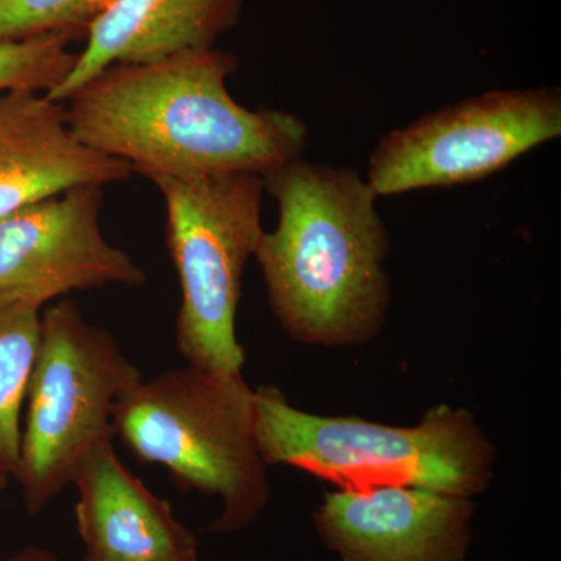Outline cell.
Instances as JSON below:
<instances>
[{
    "mask_svg": "<svg viewBox=\"0 0 561 561\" xmlns=\"http://www.w3.org/2000/svg\"><path fill=\"white\" fill-rule=\"evenodd\" d=\"M131 173L127 162L73 135L62 103L28 90L0 95V219L62 192L103 187Z\"/></svg>",
    "mask_w": 561,
    "mask_h": 561,
    "instance_id": "cell-10",
    "label": "cell"
},
{
    "mask_svg": "<svg viewBox=\"0 0 561 561\" xmlns=\"http://www.w3.org/2000/svg\"><path fill=\"white\" fill-rule=\"evenodd\" d=\"M70 485L77 489V530L87 557L103 561H165L197 557V540L168 501L136 478L113 440L92 446Z\"/></svg>",
    "mask_w": 561,
    "mask_h": 561,
    "instance_id": "cell-11",
    "label": "cell"
},
{
    "mask_svg": "<svg viewBox=\"0 0 561 561\" xmlns=\"http://www.w3.org/2000/svg\"><path fill=\"white\" fill-rule=\"evenodd\" d=\"M144 379L108 331L88 323L72 301L41 313V337L22 421L21 483L38 515L72 483L92 446L113 440L116 402Z\"/></svg>",
    "mask_w": 561,
    "mask_h": 561,
    "instance_id": "cell-6",
    "label": "cell"
},
{
    "mask_svg": "<svg viewBox=\"0 0 561 561\" xmlns=\"http://www.w3.org/2000/svg\"><path fill=\"white\" fill-rule=\"evenodd\" d=\"M70 41L66 35L0 41V95L20 90L50 94L57 90L76 65Z\"/></svg>",
    "mask_w": 561,
    "mask_h": 561,
    "instance_id": "cell-14",
    "label": "cell"
},
{
    "mask_svg": "<svg viewBox=\"0 0 561 561\" xmlns=\"http://www.w3.org/2000/svg\"><path fill=\"white\" fill-rule=\"evenodd\" d=\"M113 427L114 437L139 460L165 468L180 489L220 500L214 534L247 529L271 502L254 389L242 371L186 365L140 379L117 400Z\"/></svg>",
    "mask_w": 561,
    "mask_h": 561,
    "instance_id": "cell-4",
    "label": "cell"
},
{
    "mask_svg": "<svg viewBox=\"0 0 561 561\" xmlns=\"http://www.w3.org/2000/svg\"><path fill=\"white\" fill-rule=\"evenodd\" d=\"M474 504L419 486L324 493L313 524L342 561H465Z\"/></svg>",
    "mask_w": 561,
    "mask_h": 561,
    "instance_id": "cell-9",
    "label": "cell"
},
{
    "mask_svg": "<svg viewBox=\"0 0 561 561\" xmlns=\"http://www.w3.org/2000/svg\"><path fill=\"white\" fill-rule=\"evenodd\" d=\"M113 0H0V41L66 35L87 36Z\"/></svg>",
    "mask_w": 561,
    "mask_h": 561,
    "instance_id": "cell-15",
    "label": "cell"
},
{
    "mask_svg": "<svg viewBox=\"0 0 561 561\" xmlns=\"http://www.w3.org/2000/svg\"><path fill=\"white\" fill-rule=\"evenodd\" d=\"M165 208V241L181 287L175 341L187 365L242 371L236 316L243 275L264 228V181L254 173L154 180Z\"/></svg>",
    "mask_w": 561,
    "mask_h": 561,
    "instance_id": "cell-5",
    "label": "cell"
},
{
    "mask_svg": "<svg viewBox=\"0 0 561 561\" xmlns=\"http://www.w3.org/2000/svg\"><path fill=\"white\" fill-rule=\"evenodd\" d=\"M278 206L254 260L279 327L316 348H357L386 327L393 287L389 228L378 195L354 168L297 158L262 176Z\"/></svg>",
    "mask_w": 561,
    "mask_h": 561,
    "instance_id": "cell-2",
    "label": "cell"
},
{
    "mask_svg": "<svg viewBox=\"0 0 561 561\" xmlns=\"http://www.w3.org/2000/svg\"><path fill=\"white\" fill-rule=\"evenodd\" d=\"M102 187H76L0 219V300L43 309L70 291L138 287L146 273L101 230Z\"/></svg>",
    "mask_w": 561,
    "mask_h": 561,
    "instance_id": "cell-8",
    "label": "cell"
},
{
    "mask_svg": "<svg viewBox=\"0 0 561 561\" xmlns=\"http://www.w3.org/2000/svg\"><path fill=\"white\" fill-rule=\"evenodd\" d=\"M84 561H103V560H95V559H90V557H87V559H84ZM165 561H198V557H191V559L165 560Z\"/></svg>",
    "mask_w": 561,
    "mask_h": 561,
    "instance_id": "cell-17",
    "label": "cell"
},
{
    "mask_svg": "<svg viewBox=\"0 0 561 561\" xmlns=\"http://www.w3.org/2000/svg\"><path fill=\"white\" fill-rule=\"evenodd\" d=\"M257 445L284 465L337 486H419L472 500L494 478L496 449L467 409L434 405L420 423L393 426L301 411L273 386L254 389Z\"/></svg>",
    "mask_w": 561,
    "mask_h": 561,
    "instance_id": "cell-3",
    "label": "cell"
},
{
    "mask_svg": "<svg viewBox=\"0 0 561 561\" xmlns=\"http://www.w3.org/2000/svg\"><path fill=\"white\" fill-rule=\"evenodd\" d=\"M43 309L0 300V476L16 479L22 412L41 337Z\"/></svg>",
    "mask_w": 561,
    "mask_h": 561,
    "instance_id": "cell-13",
    "label": "cell"
},
{
    "mask_svg": "<svg viewBox=\"0 0 561 561\" xmlns=\"http://www.w3.org/2000/svg\"><path fill=\"white\" fill-rule=\"evenodd\" d=\"M7 483H9V479L2 478V476H0V490L5 489Z\"/></svg>",
    "mask_w": 561,
    "mask_h": 561,
    "instance_id": "cell-18",
    "label": "cell"
},
{
    "mask_svg": "<svg viewBox=\"0 0 561 561\" xmlns=\"http://www.w3.org/2000/svg\"><path fill=\"white\" fill-rule=\"evenodd\" d=\"M238 66L219 47L110 66L70 95L66 121L81 142L151 181L264 176L302 158L308 125L289 111L239 105L227 88Z\"/></svg>",
    "mask_w": 561,
    "mask_h": 561,
    "instance_id": "cell-1",
    "label": "cell"
},
{
    "mask_svg": "<svg viewBox=\"0 0 561 561\" xmlns=\"http://www.w3.org/2000/svg\"><path fill=\"white\" fill-rule=\"evenodd\" d=\"M245 0H113L90 28L76 65L57 90L65 103L87 81L114 65L149 62L216 47L238 25Z\"/></svg>",
    "mask_w": 561,
    "mask_h": 561,
    "instance_id": "cell-12",
    "label": "cell"
},
{
    "mask_svg": "<svg viewBox=\"0 0 561 561\" xmlns=\"http://www.w3.org/2000/svg\"><path fill=\"white\" fill-rule=\"evenodd\" d=\"M561 136L559 88L494 90L423 114L387 133L368 160L379 198L461 186Z\"/></svg>",
    "mask_w": 561,
    "mask_h": 561,
    "instance_id": "cell-7",
    "label": "cell"
},
{
    "mask_svg": "<svg viewBox=\"0 0 561 561\" xmlns=\"http://www.w3.org/2000/svg\"><path fill=\"white\" fill-rule=\"evenodd\" d=\"M3 561H61L58 559L57 553L49 551V549L38 548V546H28V548L21 549L13 556L7 557Z\"/></svg>",
    "mask_w": 561,
    "mask_h": 561,
    "instance_id": "cell-16",
    "label": "cell"
}]
</instances>
